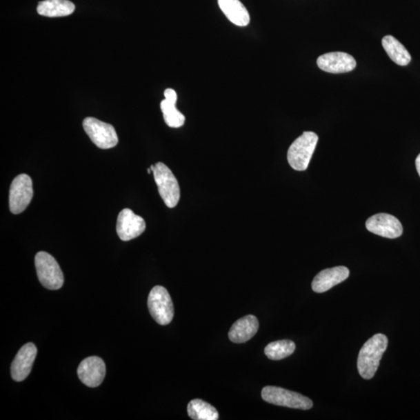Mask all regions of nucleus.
I'll return each instance as SVG.
<instances>
[{"instance_id":"obj_14","label":"nucleus","mask_w":420,"mask_h":420,"mask_svg":"<svg viewBox=\"0 0 420 420\" xmlns=\"http://www.w3.org/2000/svg\"><path fill=\"white\" fill-rule=\"evenodd\" d=\"M350 277V270L345 266L330 268L320 272L313 280L312 287L316 293L321 294L332 289Z\"/></svg>"},{"instance_id":"obj_11","label":"nucleus","mask_w":420,"mask_h":420,"mask_svg":"<svg viewBox=\"0 0 420 420\" xmlns=\"http://www.w3.org/2000/svg\"><path fill=\"white\" fill-rule=\"evenodd\" d=\"M79 379L90 388L99 387L105 379L106 366L99 357H90L83 360L77 370Z\"/></svg>"},{"instance_id":"obj_1","label":"nucleus","mask_w":420,"mask_h":420,"mask_svg":"<svg viewBox=\"0 0 420 420\" xmlns=\"http://www.w3.org/2000/svg\"><path fill=\"white\" fill-rule=\"evenodd\" d=\"M388 339L386 334H376L363 346L359 352L357 369L365 380L373 379L380 361L387 350Z\"/></svg>"},{"instance_id":"obj_3","label":"nucleus","mask_w":420,"mask_h":420,"mask_svg":"<svg viewBox=\"0 0 420 420\" xmlns=\"http://www.w3.org/2000/svg\"><path fill=\"white\" fill-rule=\"evenodd\" d=\"M160 196L169 208H174L180 200V187L172 170L162 162L151 166Z\"/></svg>"},{"instance_id":"obj_12","label":"nucleus","mask_w":420,"mask_h":420,"mask_svg":"<svg viewBox=\"0 0 420 420\" xmlns=\"http://www.w3.org/2000/svg\"><path fill=\"white\" fill-rule=\"evenodd\" d=\"M317 64L321 70L330 74H344L354 70L357 62L351 54L346 52H328L319 57Z\"/></svg>"},{"instance_id":"obj_18","label":"nucleus","mask_w":420,"mask_h":420,"mask_svg":"<svg viewBox=\"0 0 420 420\" xmlns=\"http://www.w3.org/2000/svg\"><path fill=\"white\" fill-rule=\"evenodd\" d=\"M75 5L69 0H45L39 3L37 11L41 16L61 17L74 13Z\"/></svg>"},{"instance_id":"obj_9","label":"nucleus","mask_w":420,"mask_h":420,"mask_svg":"<svg viewBox=\"0 0 420 420\" xmlns=\"http://www.w3.org/2000/svg\"><path fill=\"white\" fill-rule=\"evenodd\" d=\"M366 228L371 233L390 239H397L403 232V225L398 219L388 214L370 217L366 222Z\"/></svg>"},{"instance_id":"obj_10","label":"nucleus","mask_w":420,"mask_h":420,"mask_svg":"<svg viewBox=\"0 0 420 420\" xmlns=\"http://www.w3.org/2000/svg\"><path fill=\"white\" fill-rule=\"evenodd\" d=\"M145 230L146 222L143 218L134 214L130 209H124L120 212L117 230L121 241H129L137 239Z\"/></svg>"},{"instance_id":"obj_5","label":"nucleus","mask_w":420,"mask_h":420,"mask_svg":"<svg viewBox=\"0 0 420 420\" xmlns=\"http://www.w3.org/2000/svg\"><path fill=\"white\" fill-rule=\"evenodd\" d=\"M261 398L272 405L308 410L313 407L312 401L303 395L279 387L266 386L261 391Z\"/></svg>"},{"instance_id":"obj_16","label":"nucleus","mask_w":420,"mask_h":420,"mask_svg":"<svg viewBox=\"0 0 420 420\" xmlns=\"http://www.w3.org/2000/svg\"><path fill=\"white\" fill-rule=\"evenodd\" d=\"M166 99L161 103V109L166 123L172 128H180L185 124V115L181 113L177 108L178 95L173 89H167L164 91Z\"/></svg>"},{"instance_id":"obj_21","label":"nucleus","mask_w":420,"mask_h":420,"mask_svg":"<svg viewBox=\"0 0 420 420\" xmlns=\"http://www.w3.org/2000/svg\"><path fill=\"white\" fill-rule=\"evenodd\" d=\"M296 345L293 341L279 340L268 344L265 348L266 357L272 361H280L294 354Z\"/></svg>"},{"instance_id":"obj_2","label":"nucleus","mask_w":420,"mask_h":420,"mask_svg":"<svg viewBox=\"0 0 420 420\" xmlns=\"http://www.w3.org/2000/svg\"><path fill=\"white\" fill-rule=\"evenodd\" d=\"M319 137L313 132H304L290 145L288 160L292 168L298 172L306 170L317 146Z\"/></svg>"},{"instance_id":"obj_15","label":"nucleus","mask_w":420,"mask_h":420,"mask_svg":"<svg viewBox=\"0 0 420 420\" xmlns=\"http://www.w3.org/2000/svg\"><path fill=\"white\" fill-rule=\"evenodd\" d=\"M259 323L255 316L247 315L237 320L230 328L228 337L231 342L243 343L250 340L259 330Z\"/></svg>"},{"instance_id":"obj_4","label":"nucleus","mask_w":420,"mask_h":420,"mask_svg":"<svg viewBox=\"0 0 420 420\" xmlns=\"http://www.w3.org/2000/svg\"><path fill=\"white\" fill-rule=\"evenodd\" d=\"M35 267L39 282L44 288L57 290L63 287L64 276L62 270L50 254L40 252L35 257Z\"/></svg>"},{"instance_id":"obj_19","label":"nucleus","mask_w":420,"mask_h":420,"mask_svg":"<svg viewBox=\"0 0 420 420\" xmlns=\"http://www.w3.org/2000/svg\"><path fill=\"white\" fill-rule=\"evenodd\" d=\"M382 46L388 57L399 66H407L411 62V56L406 47L392 35H387L382 39Z\"/></svg>"},{"instance_id":"obj_6","label":"nucleus","mask_w":420,"mask_h":420,"mask_svg":"<svg viewBox=\"0 0 420 420\" xmlns=\"http://www.w3.org/2000/svg\"><path fill=\"white\" fill-rule=\"evenodd\" d=\"M148 308L150 313L158 324L167 326L174 318V306L168 291L156 286L151 290L148 297Z\"/></svg>"},{"instance_id":"obj_20","label":"nucleus","mask_w":420,"mask_h":420,"mask_svg":"<svg viewBox=\"0 0 420 420\" xmlns=\"http://www.w3.org/2000/svg\"><path fill=\"white\" fill-rule=\"evenodd\" d=\"M188 416L194 420H217L219 413L215 408L202 399H193L188 405Z\"/></svg>"},{"instance_id":"obj_22","label":"nucleus","mask_w":420,"mask_h":420,"mask_svg":"<svg viewBox=\"0 0 420 420\" xmlns=\"http://www.w3.org/2000/svg\"><path fill=\"white\" fill-rule=\"evenodd\" d=\"M416 167H417V170L418 174L419 175V177H420V154H419V156L417 157Z\"/></svg>"},{"instance_id":"obj_7","label":"nucleus","mask_w":420,"mask_h":420,"mask_svg":"<svg viewBox=\"0 0 420 420\" xmlns=\"http://www.w3.org/2000/svg\"><path fill=\"white\" fill-rule=\"evenodd\" d=\"M83 126L91 141L100 149H111L119 143L117 131L111 124L88 117L83 120Z\"/></svg>"},{"instance_id":"obj_17","label":"nucleus","mask_w":420,"mask_h":420,"mask_svg":"<svg viewBox=\"0 0 420 420\" xmlns=\"http://www.w3.org/2000/svg\"><path fill=\"white\" fill-rule=\"evenodd\" d=\"M218 5L228 19L239 27H246L250 23V15L240 0H218Z\"/></svg>"},{"instance_id":"obj_13","label":"nucleus","mask_w":420,"mask_h":420,"mask_svg":"<svg viewBox=\"0 0 420 420\" xmlns=\"http://www.w3.org/2000/svg\"><path fill=\"white\" fill-rule=\"evenodd\" d=\"M38 350L34 344L28 343L21 347L11 364V376L15 381L26 380L32 370Z\"/></svg>"},{"instance_id":"obj_8","label":"nucleus","mask_w":420,"mask_h":420,"mask_svg":"<svg viewBox=\"0 0 420 420\" xmlns=\"http://www.w3.org/2000/svg\"><path fill=\"white\" fill-rule=\"evenodd\" d=\"M34 196L32 180L26 174L18 175L10 188V210L19 214L27 209Z\"/></svg>"}]
</instances>
